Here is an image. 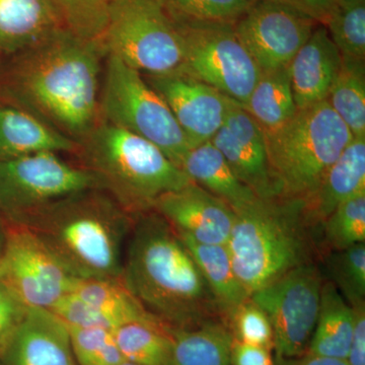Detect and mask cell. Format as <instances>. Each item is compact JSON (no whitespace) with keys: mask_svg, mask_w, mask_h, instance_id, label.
<instances>
[{"mask_svg":"<svg viewBox=\"0 0 365 365\" xmlns=\"http://www.w3.org/2000/svg\"><path fill=\"white\" fill-rule=\"evenodd\" d=\"M106 53L64 28L0 63V98L78 144L100 121Z\"/></svg>","mask_w":365,"mask_h":365,"instance_id":"obj_1","label":"cell"},{"mask_svg":"<svg viewBox=\"0 0 365 365\" xmlns=\"http://www.w3.org/2000/svg\"><path fill=\"white\" fill-rule=\"evenodd\" d=\"M121 278L148 313L173 329L208 321L216 304L181 237L153 210L134 220Z\"/></svg>","mask_w":365,"mask_h":365,"instance_id":"obj_2","label":"cell"},{"mask_svg":"<svg viewBox=\"0 0 365 365\" xmlns=\"http://www.w3.org/2000/svg\"><path fill=\"white\" fill-rule=\"evenodd\" d=\"M14 223L35 232L76 278L121 277L134 218L103 190L61 197Z\"/></svg>","mask_w":365,"mask_h":365,"instance_id":"obj_3","label":"cell"},{"mask_svg":"<svg viewBox=\"0 0 365 365\" xmlns=\"http://www.w3.org/2000/svg\"><path fill=\"white\" fill-rule=\"evenodd\" d=\"M74 157L129 215L153 210L163 194L192 182L155 144L100 120Z\"/></svg>","mask_w":365,"mask_h":365,"instance_id":"obj_4","label":"cell"},{"mask_svg":"<svg viewBox=\"0 0 365 365\" xmlns=\"http://www.w3.org/2000/svg\"><path fill=\"white\" fill-rule=\"evenodd\" d=\"M309 223L299 199L258 198L235 212L227 247L249 295L309 263Z\"/></svg>","mask_w":365,"mask_h":365,"instance_id":"obj_5","label":"cell"},{"mask_svg":"<svg viewBox=\"0 0 365 365\" xmlns=\"http://www.w3.org/2000/svg\"><path fill=\"white\" fill-rule=\"evenodd\" d=\"M263 132L278 198L304 201L353 138L327 101L297 110L282 126Z\"/></svg>","mask_w":365,"mask_h":365,"instance_id":"obj_6","label":"cell"},{"mask_svg":"<svg viewBox=\"0 0 365 365\" xmlns=\"http://www.w3.org/2000/svg\"><path fill=\"white\" fill-rule=\"evenodd\" d=\"M100 119L155 144L179 167L191 146L170 108L140 72L106 56Z\"/></svg>","mask_w":365,"mask_h":365,"instance_id":"obj_7","label":"cell"},{"mask_svg":"<svg viewBox=\"0 0 365 365\" xmlns=\"http://www.w3.org/2000/svg\"><path fill=\"white\" fill-rule=\"evenodd\" d=\"M101 44L141 74L169 73L184 61L176 24L158 0H113Z\"/></svg>","mask_w":365,"mask_h":365,"instance_id":"obj_8","label":"cell"},{"mask_svg":"<svg viewBox=\"0 0 365 365\" xmlns=\"http://www.w3.org/2000/svg\"><path fill=\"white\" fill-rule=\"evenodd\" d=\"M174 23L184 49L180 69L244 105L262 71L240 40L235 23Z\"/></svg>","mask_w":365,"mask_h":365,"instance_id":"obj_9","label":"cell"},{"mask_svg":"<svg viewBox=\"0 0 365 365\" xmlns=\"http://www.w3.org/2000/svg\"><path fill=\"white\" fill-rule=\"evenodd\" d=\"M63 155L39 151L0 162L1 222H18L61 197L100 189L91 173Z\"/></svg>","mask_w":365,"mask_h":365,"instance_id":"obj_10","label":"cell"},{"mask_svg":"<svg viewBox=\"0 0 365 365\" xmlns=\"http://www.w3.org/2000/svg\"><path fill=\"white\" fill-rule=\"evenodd\" d=\"M0 258V282L28 309H51L76 287L79 278L30 228L6 222Z\"/></svg>","mask_w":365,"mask_h":365,"instance_id":"obj_11","label":"cell"},{"mask_svg":"<svg viewBox=\"0 0 365 365\" xmlns=\"http://www.w3.org/2000/svg\"><path fill=\"white\" fill-rule=\"evenodd\" d=\"M322 287L318 269L307 263L250 295L270 319L276 359L307 352L318 321Z\"/></svg>","mask_w":365,"mask_h":365,"instance_id":"obj_12","label":"cell"},{"mask_svg":"<svg viewBox=\"0 0 365 365\" xmlns=\"http://www.w3.org/2000/svg\"><path fill=\"white\" fill-rule=\"evenodd\" d=\"M319 24L278 0H253L235 32L261 71L289 66Z\"/></svg>","mask_w":365,"mask_h":365,"instance_id":"obj_13","label":"cell"},{"mask_svg":"<svg viewBox=\"0 0 365 365\" xmlns=\"http://www.w3.org/2000/svg\"><path fill=\"white\" fill-rule=\"evenodd\" d=\"M170 108L192 148L210 141L225 123L232 98L182 69L143 74Z\"/></svg>","mask_w":365,"mask_h":365,"instance_id":"obj_14","label":"cell"},{"mask_svg":"<svg viewBox=\"0 0 365 365\" xmlns=\"http://www.w3.org/2000/svg\"><path fill=\"white\" fill-rule=\"evenodd\" d=\"M235 176L260 199L278 198L263 129L242 104L232 100L225 123L211 138Z\"/></svg>","mask_w":365,"mask_h":365,"instance_id":"obj_15","label":"cell"},{"mask_svg":"<svg viewBox=\"0 0 365 365\" xmlns=\"http://www.w3.org/2000/svg\"><path fill=\"white\" fill-rule=\"evenodd\" d=\"M153 211L178 234L205 245H227L235 218V211L225 201L193 182L163 194Z\"/></svg>","mask_w":365,"mask_h":365,"instance_id":"obj_16","label":"cell"},{"mask_svg":"<svg viewBox=\"0 0 365 365\" xmlns=\"http://www.w3.org/2000/svg\"><path fill=\"white\" fill-rule=\"evenodd\" d=\"M0 365H76L68 328L49 309H28Z\"/></svg>","mask_w":365,"mask_h":365,"instance_id":"obj_17","label":"cell"},{"mask_svg":"<svg viewBox=\"0 0 365 365\" xmlns=\"http://www.w3.org/2000/svg\"><path fill=\"white\" fill-rule=\"evenodd\" d=\"M341 61L342 56L326 26H317L288 66L297 110L326 101Z\"/></svg>","mask_w":365,"mask_h":365,"instance_id":"obj_18","label":"cell"},{"mask_svg":"<svg viewBox=\"0 0 365 365\" xmlns=\"http://www.w3.org/2000/svg\"><path fill=\"white\" fill-rule=\"evenodd\" d=\"M64 28L52 0H0V63Z\"/></svg>","mask_w":365,"mask_h":365,"instance_id":"obj_19","label":"cell"},{"mask_svg":"<svg viewBox=\"0 0 365 365\" xmlns=\"http://www.w3.org/2000/svg\"><path fill=\"white\" fill-rule=\"evenodd\" d=\"M365 192V137H353L304 200L309 222H324L341 203Z\"/></svg>","mask_w":365,"mask_h":365,"instance_id":"obj_20","label":"cell"},{"mask_svg":"<svg viewBox=\"0 0 365 365\" xmlns=\"http://www.w3.org/2000/svg\"><path fill=\"white\" fill-rule=\"evenodd\" d=\"M76 150L78 144L71 139L0 98V162L39 151L74 155Z\"/></svg>","mask_w":365,"mask_h":365,"instance_id":"obj_21","label":"cell"},{"mask_svg":"<svg viewBox=\"0 0 365 365\" xmlns=\"http://www.w3.org/2000/svg\"><path fill=\"white\" fill-rule=\"evenodd\" d=\"M179 168L192 182L222 199L235 212L258 199L237 179L222 153L211 141L189 150Z\"/></svg>","mask_w":365,"mask_h":365,"instance_id":"obj_22","label":"cell"},{"mask_svg":"<svg viewBox=\"0 0 365 365\" xmlns=\"http://www.w3.org/2000/svg\"><path fill=\"white\" fill-rule=\"evenodd\" d=\"M354 309L333 283L322 287L318 321L307 354L346 360L354 329Z\"/></svg>","mask_w":365,"mask_h":365,"instance_id":"obj_23","label":"cell"},{"mask_svg":"<svg viewBox=\"0 0 365 365\" xmlns=\"http://www.w3.org/2000/svg\"><path fill=\"white\" fill-rule=\"evenodd\" d=\"M178 235L202 273L216 304L230 318L250 295L235 272L227 245L200 244Z\"/></svg>","mask_w":365,"mask_h":365,"instance_id":"obj_24","label":"cell"},{"mask_svg":"<svg viewBox=\"0 0 365 365\" xmlns=\"http://www.w3.org/2000/svg\"><path fill=\"white\" fill-rule=\"evenodd\" d=\"M173 365H232L235 338L212 321L188 329H173Z\"/></svg>","mask_w":365,"mask_h":365,"instance_id":"obj_25","label":"cell"},{"mask_svg":"<svg viewBox=\"0 0 365 365\" xmlns=\"http://www.w3.org/2000/svg\"><path fill=\"white\" fill-rule=\"evenodd\" d=\"M71 294L100 314L113 331L128 322L155 318L129 292L121 277L78 279Z\"/></svg>","mask_w":365,"mask_h":365,"instance_id":"obj_26","label":"cell"},{"mask_svg":"<svg viewBox=\"0 0 365 365\" xmlns=\"http://www.w3.org/2000/svg\"><path fill=\"white\" fill-rule=\"evenodd\" d=\"M242 107L264 130L277 128L289 121L297 107L288 66L262 71Z\"/></svg>","mask_w":365,"mask_h":365,"instance_id":"obj_27","label":"cell"},{"mask_svg":"<svg viewBox=\"0 0 365 365\" xmlns=\"http://www.w3.org/2000/svg\"><path fill=\"white\" fill-rule=\"evenodd\" d=\"M173 328L155 318L137 319L113 331L120 352L137 365H173Z\"/></svg>","mask_w":365,"mask_h":365,"instance_id":"obj_28","label":"cell"},{"mask_svg":"<svg viewBox=\"0 0 365 365\" xmlns=\"http://www.w3.org/2000/svg\"><path fill=\"white\" fill-rule=\"evenodd\" d=\"M326 101L353 137H365V59L342 57Z\"/></svg>","mask_w":365,"mask_h":365,"instance_id":"obj_29","label":"cell"},{"mask_svg":"<svg viewBox=\"0 0 365 365\" xmlns=\"http://www.w3.org/2000/svg\"><path fill=\"white\" fill-rule=\"evenodd\" d=\"M325 26L341 56L365 59V0H335Z\"/></svg>","mask_w":365,"mask_h":365,"instance_id":"obj_30","label":"cell"},{"mask_svg":"<svg viewBox=\"0 0 365 365\" xmlns=\"http://www.w3.org/2000/svg\"><path fill=\"white\" fill-rule=\"evenodd\" d=\"M326 241L336 251L365 241V192L348 199L324 220Z\"/></svg>","mask_w":365,"mask_h":365,"instance_id":"obj_31","label":"cell"},{"mask_svg":"<svg viewBox=\"0 0 365 365\" xmlns=\"http://www.w3.org/2000/svg\"><path fill=\"white\" fill-rule=\"evenodd\" d=\"M175 21L235 23L253 0H158Z\"/></svg>","mask_w":365,"mask_h":365,"instance_id":"obj_32","label":"cell"},{"mask_svg":"<svg viewBox=\"0 0 365 365\" xmlns=\"http://www.w3.org/2000/svg\"><path fill=\"white\" fill-rule=\"evenodd\" d=\"M67 328L76 365H119L124 361L113 331L71 326Z\"/></svg>","mask_w":365,"mask_h":365,"instance_id":"obj_33","label":"cell"},{"mask_svg":"<svg viewBox=\"0 0 365 365\" xmlns=\"http://www.w3.org/2000/svg\"><path fill=\"white\" fill-rule=\"evenodd\" d=\"M64 25L85 39L101 43L113 0H52Z\"/></svg>","mask_w":365,"mask_h":365,"instance_id":"obj_34","label":"cell"},{"mask_svg":"<svg viewBox=\"0 0 365 365\" xmlns=\"http://www.w3.org/2000/svg\"><path fill=\"white\" fill-rule=\"evenodd\" d=\"M329 261L328 268L335 287L351 307L364 302L365 297V244L336 251Z\"/></svg>","mask_w":365,"mask_h":365,"instance_id":"obj_35","label":"cell"},{"mask_svg":"<svg viewBox=\"0 0 365 365\" xmlns=\"http://www.w3.org/2000/svg\"><path fill=\"white\" fill-rule=\"evenodd\" d=\"M234 323L237 341L247 344L273 349V329L270 319L263 309L251 299L242 304L230 317Z\"/></svg>","mask_w":365,"mask_h":365,"instance_id":"obj_36","label":"cell"},{"mask_svg":"<svg viewBox=\"0 0 365 365\" xmlns=\"http://www.w3.org/2000/svg\"><path fill=\"white\" fill-rule=\"evenodd\" d=\"M28 307L0 282V354L25 318Z\"/></svg>","mask_w":365,"mask_h":365,"instance_id":"obj_37","label":"cell"},{"mask_svg":"<svg viewBox=\"0 0 365 365\" xmlns=\"http://www.w3.org/2000/svg\"><path fill=\"white\" fill-rule=\"evenodd\" d=\"M354 309V329L349 352L348 365H365V307L364 302L352 307Z\"/></svg>","mask_w":365,"mask_h":365,"instance_id":"obj_38","label":"cell"},{"mask_svg":"<svg viewBox=\"0 0 365 365\" xmlns=\"http://www.w3.org/2000/svg\"><path fill=\"white\" fill-rule=\"evenodd\" d=\"M232 365H275L270 349L235 339L232 346Z\"/></svg>","mask_w":365,"mask_h":365,"instance_id":"obj_39","label":"cell"},{"mask_svg":"<svg viewBox=\"0 0 365 365\" xmlns=\"http://www.w3.org/2000/svg\"><path fill=\"white\" fill-rule=\"evenodd\" d=\"M287 6L294 7L322 26H326L335 0H278Z\"/></svg>","mask_w":365,"mask_h":365,"instance_id":"obj_40","label":"cell"},{"mask_svg":"<svg viewBox=\"0 0 365 365\" xmlns=\"http://www.w3.org/2000/svg\"><path fill=\"white\" fill-rule=\"evenodd\" d=\"M275 365H348V364L346 360L314 356L306 353L294 359H276Z\"/></svg>","mask_w":365,"mask_h":365,"instance_id":"obj_41","label":"cell"},{"mask_svg":"<svg viewBox=\"0 0 365 365\" xmlns=\"http://www.w3.org/2000/svg\"><path fill=\"white\" fill-rule=\"evenodd\" d=\"M4 245V223L0 220V258H1L2 250Z\"/></svg>","mask_w":365,"mask_h":365,"instance_id":"obj_42","label":"cell"},{"mask_svg":"<svg viewBox=\"0 0 365 365\" xmlns=\"http://www.w3.org/2000/svg\"><path fill=\"white\" fill-rule=\"evenodd\" d=\"M119 365H137V364H133V362L127 361V360H124V361L122 362V364H120Z\"/></svg>","mask_w":365,"mask_h":365,"instance_id":"obj_43","label":"cell"}]
</instances>
